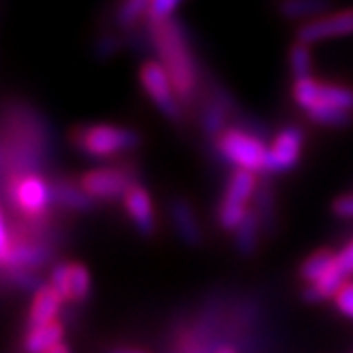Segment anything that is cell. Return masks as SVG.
<instances>
[{
	"label": "cell",
	"instance_id": "obj_1",
	"mask_svg": "<svg viewBox=\"0 0 353 353\" xmlns=\"http://www.w3.org/2000/svg\"><path fill=\"white\" fill-rule=\"evenodd\" d=\"M154 41L158 47L160 64L166 68L168 77L181 98H188L196 90V68L190 52L185 28L179 19H168L154 26Z\"/></svg>",
	"mask_w": 353,
	"mask_h": 353
},
{
	"label": "cell",
	"instance_id": "obj_2",
	"mask_svg": "<svg viewBox=\"0 0 353 353\" xmlns=\"http://www.w3.org/2000/svg\"><path fill=\"white\" fill-rule=\"evenodd\" d=\"M70 139L72 145L88 158H113L141 145V134L137 130L109 123L81 125V128L72 130Z\"/></svg>",
	"mask_w": 353,
	"mask_h": 353
},
{
	"label": "cell",
	"instance_id": "obj_3",
	"mask_svg": "<svg viewBox=\"0 0 353 353\" xmlns=\"http://www.w3.org/2000/svg\"><path fill=\"white\" fill-rule=\"evenodd\" d=\"M217 149L221 158L228 164L236 166L239 170H249L254 174L266 172L268 147L254 134L228 128L217 137Z\"/></svg>",
	"mask_w": 353,
	"mask_h": 353
},
{
	"label": "cell",
	"instance_id": "obj_4",
	"mask_svg": "<svg viewBox=\"0 0 353 353\" xmlns=\"http://www.w3.org/2000/svg\"><path fill=\"white\" fill-rule=\"evenodd\" d=\"M254 192H256V174L249 170H236L228 188H225V196L217 213V221L223 230L234 232L239 228V223L249 211L247 205Z\"/></svg>",
	"mask_w": 353,
	"mask_h": 353
},
{
	"label": "cell",
	"instance_id": "obj_5",
	"mask_svg": "<svg viewBox=\"0 0 353 353\" xmlns=\"http://www.w3.org/2000/svg\"><path fill=\"white\" fill-rule=\"evenodd\" d=\"M141 85L147 92V96L170 121L181 119V105L179 94H176L166 68L160 62H145L141 66Z\"/></svg>",
	"mask_w": 353,
	"mask_h": 353
},
{
	"label": "cell",
	"instance_id": "obj_6",
	"mask_svg": "<svg viewBox=\"0 0 353 353\" xmlns=\"http://www.w3.org/2000/svg\"><path fill=\"white\" fill-rule=\"evenodd\" d=\"M81 185L92 198L115 200L125 196L134 183L132 172L125 168H94L81 176Z\"/></svg>",
	"mask_w": 353,
	"mask_h": 353
},
{
	"label": "cell",
	"instance_id": "obj_7",
	"mask_svg": "<svg viewBox=\"0 0 353 353\" xmlns=\"http://www.w3.org/2000/svg\"><path fill=\"white\" fill-rule=\"evenodd\" d=\"M353 34V9H345L339 13L323 15L311 21H305L296 32V41L313 45L327 39H339Z\"/></svg>",
	"mask_w": 353,
	"mask_h": 353
},
{
	"label": "cell",
	"instance_id": "obj_8",
	"mask_svg": "<svg viewBox=\"0 0 353 353\" xmlns=\"http://www.w3.org/2000/svg\"><path fill=\"white\" fill-rule=\"evenodd\" d=\"M302 143L305 134L296 125H288L279 134L274 137L272 145L268 147V160H266V172L279 174L292 170L302 154Z\"/></svg>",
	"mask_w": 353,
	"mask_h": 353
},
{
	"label": "cell",
	"instance_id": "obj_9",
	"mask_svg": "<svg viewBox=\"0 0 353 353\" xmlns=\"http://www.w3.org/2000/svg\"><path fill=\"white\" fill-rule=\"evenodd\" d=\"M15 203L21 211H26L30 215L43 213L49 203L54 200L52 185H47V181L39 174H26L15 183Z\"/></svg>",
	"mask_w": 353,
	"mask_h": 353
},
{
	"label": "cell",
	"instance_id": "obj_10",
	"mask_svg": "<svg viewBox=\"0 0 353 353\" xmlns=\"http://www.w3.org/2000/svg\"><path fill=\"white\" fill-rule=\"evenodd\" d=\"M123 207L128 213L134 228L143 236H151L156 232V215L154 205H151V196L143 185H132L128 194L123 196Z\"/></svg>",
	"mask_w": 353,
	"mask_h": 353
},
{
	"label": "cell",
	"instance_id": "obj_11",
	"mask_svg": "<svg viewBox=\"0 0 353 353\" xmlns=\"http://www.w3.org/2000/svg\"><path fill=\"white\" fill-rule=\"evenodd\" d=\"M170 219L174 225V232L185 245L196 247L203 241V230H200L198 217L194 213V207L188 203L185 198H174L170 203Z\"/></svg>",
	"mask_w": 353,
	"mask_h": 353
},
{
	"label": "cell",
	"instance_id": "obj_12",
	"mask_svg": "<svg viewBox=\"0 0 353 353\" xmlns=\"http://www.w3.org/2000/svg\"><path fill=\"white\" fill-rule=\"evenodd\" d=\"M62 302L64 298L54 285H43L37 294H32V305L28 313V330L30 327H39V325L56 321L62 309Z\"/></svg>",
	"mask_w": 353,
	"mask_h": 353
},
{
	"label": "cell",
	"instance_id": "obj_13",
	"mask_svg": "<svg viewBox=\"0 0 353 353\" xmlns=\"http://www.w3.org/2000/svg\"><path fill=\"white\" fill-rule=\"evenodd\" d=\"M0 258H3L5 268L34 270L49 260V249L43 245H32V243H17V245H11V249Z\"/></svg>",
	"mask_w": 353,
	"mask_h": 353
},
{
	"label": "cell",
	"instance_id": "obj_14",
	"mask_svg": "<svg viewBox=\"0 0 353 353\" xmlns=\"http://www.w3.org/2000/svg\"><path fill=\"white\" fill-rule=\"evenodd\" d=\"M64 339V325L60 321H52L39 327H30L23 339V351L26 353H45L52 347L60 345Z\"/></svg>",
	"mask_w": 353,
	"mask_h": 353
},
{
	"label": "cell",
	"instance_id": "obj_15",
	"mask_svg": "<svg viewBox=\"0 0 353 353\" xmlns=\"http://www.w3.org/2000/svg\"><path fill=\"white\" fill-rule=\"evenodd\" d=\"M52 194L58 205L70 209V211H90L96 203V198H92L83 185H74L68 181H56L52 185Z\"/></svg>",
	"mask_w": 353,
	"mask_h": 353
},
{
	"label": "cell",
	"instance_id": "obj_16",
	"mask_svg": "<svg viewBox=\"0 0 353 353\" xmlns=\"http://www.w3.org/2000/svg\"><path fill=\"white\" fill-rule=\"evenodd\" d=\"M260 213L258 209H249L239 228L234 230V245L236 251L243 256H254L258 249V236H260Z\"/></svg>",
	"mask_w": 353,
	"mask_h": 353
},
{
	"label": "cell",
	"instance_id": "obj_17",
	"mask_svg": "<svg viewBox=\"0 0 353 353\" xmlns=\"http://www.w3.org/2000/svg\"><path fill=\"white\" fill-rule=\"evenodd\" d=\"M336 270V254L332 251H315L313 256H309L300 266V276L305 279L309 285L321 281L323 276Z\"/></svg>",
	"mask_w": 353,
	"mask_h": 353
},
{
	"label": "cell",
	"instance_id": "obj_18",
	"mask_svg": "<svg viewBox=\"0 0 353 353\" xmlns=\"http://www.w3.org/2000/svg\"><path fill=\"white\" fill-rule=\"evenodd\" d=\"M327 7H330V0H281L279 13L290 21H298L315 17L327 11Z\"/></svg>",
	"mask_w": 353,
	"mask_h": 353
},
{
	"label": "cell",
	"instance_id": "obj_19",
	"mask_svg": "<svg viewBox=\"0 0 353 353\" xmlns=\"http://www.w3.org/2000/svg\"><path fill=\"white\" fill-rule=\"evenodd\" d=\"M317 105L336 107V109H345V111H351L353 113V88L336 85V83H321L319 85Z\"/></svg>",
	"mask_w": 353,
	"mask_h": 353
},
{
	"label": "cell",
	"instance_id": "obj_20",
	"mask_svg": "<svg viewBox=\"0 0 353 353\" xmlns=\"http://www.w3.org/2000/svg\"><path fill=\"white\" fill-rule=\"evenodd\" d=\"M309 119L319 123V125H330V128H343V125L351 123L353 113L345 111V109H336V107H325V105H317L313 109L307 111Z\"/></svg>",
	"mask_w": 353,
	"mask_h": 353
},
{
	"label": "cell",
	"instance_id": "obj_21",
	"mask_svg": "<svg viewBox=\"0 0 353 353\" xmlns=\"http://www.w3.org/2000/svg\"><path fill=\"white\" fill-rule=\"evenodd\" d=\"M90 290H92L90 270L83 264L72 262L70 264V300L83 302L90 296Z\"/></svg>",
	"mask_w": 353,
	"mask_h": 353
},
{
	"label": "cell",
	"instance_id": "obj_22",
	"mask_svg": "<svg viewBox=\"0 0 353 353\" xmlns=\"http://www.w3.org/2000/svg\"><path fill=\"white\" fill-rule=\"evenodd\" d=\"M290 68L296 79H307L311 77V52L309 45L296 41L290 49Z\"/></svg>",
	"mask_w": 353,
	"mask_h": 353
},
{
	"label": "cell",
	"instance_id": "obj_23",
	"mask_svg": "<svg viewBox=\"0 0 353 353\" xmlns=\"http://www.w3.org/2000/svg\"><path fill=\"white\" fill-rule=\"evenodd\" d=\"M319 81H315L313 77H307V79H296V83H294V100L296 103L305 109V111H309V109H313L315 105H317V98H319Z\"/></svg>",
	"mask_w": 353,
	"mask_h": 353
},
{
	"label": "cell",
	"instance_id": "obj_24",
	"mask_svg": "<svg viewBox=\"0 0 353 353\" xmlns=\"http://www.w3.org/2000/svg\"><path fill=\"white\" fill-rule=\"evenodd\" d=\"M183 0H151V5L147 9V21L151 26H156V23H162V21H168L172 19V15L176 13V9L181 7Z\"/></svg>",
	"mask_w": 353,
	"mask_h": 353
},
{
	"label": "cell",
	"instance_id": "obj_25",
	"mask_svg": "<svg viewBox=\"0 0 353 353\" xmlns=\"http://www.w3.org/2000/svg\"><path fill=\"white\" fill-rule=\"evenodd\" d=\"M149 5L151 0H123L117 11V21L121 26H132L141 15H147Z\"/></svg>",
	"mask_w": 353,
	"mask_h": 353
},
{
	"label": "cell",
	"instance_id": "obj_26",
	"mask_svg": "<svg viewBox=\"0 0 353 353\" xmlns=\"http://www.w3.org/2000/svg\"><path fill=\"white\" fill-rule=\"evenodd\" d=\"M52 285L62 294L64 300H70V264L62 262L52 270Z\"/></svg>",
	"mask_w": 353,
	"mask_h": 353
},
{
	"label": "cell",
	"instance_id": "obj_27",
	"mask_svg": "<svg viewBox=\"0 0 353 353\" xmlns=\"http://www.w3.org/2000/svg\"><path fill=\"white\" fill-rule=\"evenodd\" d=\"M7 270H9L11 276H13V283H15L17 288H21L23 292H32V294H37V292L43 288L41 281L32 274V270H28V268H7Z\"/></svg>",
	"mask_w": 353,
	"mask_h": 353
},
{
	"label": "cell",
	"instance_id": "obj_28",
	"mask_svg": "<svg viewBox=\"0 0 353 353\" xmlns=\"http://www.w3.org/2000/svg\"><path fill=\"white\" fill-rule=\"evenodd\" d=\"M203 128L209 137H219L223 132V111L219 107H209L203 117Z\"/></svg>",
	"mask_w": 353,
	"mask_h": 353
},
{
	"label": "cell",
	"instance_id": "obj_29",
	"mask_svg": "<svg viewBox=\"0 0 353 353\" xmlns=\"http://www.w3.org/2000/svg\"><path fill=\"white\" fill-rule=\"evenodd\" d=\"M334 302H336V309L347 315L349 319H353V283L347 281L334 296Z\"/></svg>",
	"mask_w": 353,
	"mask_h": 353
},
{
	"label": "cell",
	"instance_id": "obj_30",
	"mask_svg": "<svg viewBox=\"0 0 353 353\" xmlns=\"http://www.w3.org/2000/svg\"><path fill=\"white\" fill-rule=\"evenodd\" d=\"M336 268L345 279L353 274V241L336 254Z\"/></svg>",
	"mask_w": 353,
	"mask_h": 353
},
{
	"label": "cell",
	"instance_id": "obj_31",
	"mask_svg": "<svg viewBox=\"0 0 353 353\" xmlns=\"http://www.w3.org/2000/svg\"><path fill=\"white\" fill-rule=\"evenodd\" d=\"M332 211H334V215H339L343 219H353V194L336 198L332 205Z\"/></svg>",
	"mask_w": 353,
	"mask_h": 353
},
{
	"label": "cell",
	"instance_id": "obj_32",
	"mask_svg": "<svg viewBox=\"0 0 353 353\" xmlns=\"http://www.w3.org/2000/svg\"><path fill=\"white\" fill-rule=\"evenodd\" d=\"M117 49H119L117 39H113V37H105V39H100V41H98L96 54H98V56H103V58H109V56H113V54L117 52Z\"/></svg>",
	"mask_w": 353,
	"mask_h": 353
},
{
	"label": "cell",
	"instance_id": "obj_33",
	"mask_svg": "<svg viewBox=\"0 0 353 353\" xmlns=\"http://www.w3.org/2000/svg\"><path fill=\"white\" fill-rule=\"evenodd\" d=\"M45 353H70V349L64 345V343H60V345H56V347H52L49 351H45Z\"/></svg>",
	"mask_w": 353,
	"mask_h": 353
},
{
	"label": "cell",
	"instance_id": "obj_34",
	"mask_svg": "<svg viewBox=\"0 0 353 353\" xmlns=\"http://www.w3.org/2000/svg\"><path fill=\"white\" fill-rule=\"evenodd\" d=\"M111 353H145L141 349H113Z\"/></svg>",
	"mask_w": 353,
	"mask_h": 353
},
{
	"label": "cell",
	"instance_id": "obj_35",
	"mask_svg": "<svg viewBox=\"0 0 353 353\" xmlns=\"http://www.w3.org/2000/svg\"><path fill=\"white\" fill-rule=\"evenodd\" d=\"M217 353H234V351H232V349H228V347H221Z\"/></svg>",
	"mask_w": 353,
	"mask_h": 353
}]
</instances>
